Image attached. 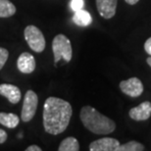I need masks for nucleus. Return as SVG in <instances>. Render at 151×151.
Wrapping results in <instances>:
<instances>
[{"instance_id":"nucleus-15","label":"nucleus","mask_w":151,"mask_h":151,"mask_svg":"<svg viewBox=\"0 0 151 151\" xmlns=\"http://www.w3.org/2000/svg\"><path fill=\"white\" fill-rule=\"evenodd\" d=\"M16 11V6L10 0H0V18L12 17Z\"/></svg>"},{"instance_id":"nucleus-2","label":"nucleus","mask_w":151,"mask_h":151,"mask_svg":"<svg viewBox=\"0 0 151 151\" xmlns=\"http://www.w3.org/2000/svg\"><path fill=\"white\" fill-rule=\"evenodd\" d=\"M80 118L86 129L95 134H108L116 129V123L113 120L89 105L81 108Z\"/></svg>"},{"instance_id":"nucleus-7","label":"nucleus","mask_w":151,"mask_h":151,"mask_svg":"<svg viewBox=\"0 0 151 151\" xmlns=\"http://www.w3.org/2000/svg\"><path fill=\"white\" fill-rule=\"evenodd\" d=\"M37 62L34 55L29 52H23L20 54L17 60V68L23 74H32L35 70Z\"/></svg>"},{"instance_id":"nucleus-5","label":"nucleus","mask_w":151,"mask_h":151,"mask_svg":"<svg viewBox=\"0 0 151 151\" xmlns=\"http://www.w3.org/2000/svg\"><path fill=\"white\" fill-rule=\"evenodd\" d=\"M37 104H38V97L37 94L34 90H28L24 97L23 102V107H22V112H21V119L23 120V122L28 123L34 119L35 112L37 109Z\"/></svg>"},{"instance_id":"nucleus-18","label":"nucleus","mask_w":151,"mask_h":151,"mask_svg":"<svg viewBox=\"0 0 151 151\" xmlns=\"http://www.w3.org/2000/svg\"><path fill=\"white\" fill-rule=\"evenodd\" d=\"M70 6H71V9L74 12L78 11V10H81V9H83L84 1L83 0H72L70 3Z\"/></svg>"},{"instance_id":"nucleus-22","label":"nucleus","mask_w":151,"mask_h":151,"mask_svg":"<svg viewBox=\"0 0 151 151\" xmlns=\"http://www.w3.org/2000/svg\"><path fill=\"white\" fill-rule=\"evenodd\" d=\"M129 5H135L139 0H125Z\"/></svg>"},{"instance_id":"nucleus-8","label":"nucleus","mask_w":151,"mask_h":151,"mask_svg":"<svg viewBox=\"0 0 151 151\" xmlns=\"http://www.w3.org/2000/svg\"><path fill=\"white\" fill-rule=\"evenodd\" d=\"M120 145L119 140L113 137H103L89 144L90 151H116Z\"/></svg>"},{"instance_id":"nucleus-19","label":"nucleus","mask_w":151,"mask_h":151,"mask_svg":"<svg viewBox=\"0 0 151 151\" xmlns=\"http://www.w3.org/2000/svg\"><path fill=\"white\" fill-rule=\"evenodd\" d=\"M8 138V134H7V132H5L4 129H0V144L4 143Z\"/></svg>"},{"instance_id":"nucleus-14","label":"nucleus","mask_w":151,"mask_h":151,"mask_svg":"<svg viewBox=\"0 0 151 151\" xmlns=\"http://www.w3.org/2000/svg\"><path fill=\"white\" fill-rule=\"evenodd\" d=\"M59 151H78L80 143L78 139L74 137H69L63 139L58 147Z\"/></svg>"},{"instance_id":"nucleus-11","label":"nucleus","mask_w":151,"mask_h":151,"mask_svg":"<svg viewBox=\"0 0 151 151\" xmlns=\"http://www.w3.org/2000/svg\"><path fill=\"white\" fill-rule=\"evenodd\" d=\"M0 94L8 99V101L12 104L19 103L22 94L18 86L11 83H2L0 84Z\"/></svg>"},{"instance_id":"nucleus-13","label":"nucleus","mask_w":151,"mask_h":151,"mask_svg":"<svg viewBox=\"0 0 151 151\" xmlns=\"http://www.w3.org/2000/svg\"><path fill=\"white\" fill-rule=\"evenodd\" d=\"M20 123V118L14 113L0 112V124L8 129H15Z\"/></svg>"},{"instance_id":"nucleus-20","label":"nucleus","mask_w":151,"mask_h":151,"mask_svg":"<svg viewBox=\"0 0 151 151\" xmlns=\"http://www.w3.org/2000/svg\"><path fill=\"white\" fill-rule=\"evenodd\" d=\"M144 50L146 51L147 54H149V56H151V37H149L144 43Z\"/></svg>"},{"instance_id":"nucleus-6","label":"nucleus","mask_w":151,"mask_h":151,"mask_svg":"<svg viewBox=\"0 0 151 151\" xmlns=\"http://www.w3.org/2000/svg\"><path fill=\"white\" fill-rule=\"evenodd\" d=\"M120 89L129 97L137 98L143 92V84L138 78H131L129 80L122 81L120 83Z\"/></svg>"},{"instance_id":"nucleus-4","label":"nucleus","mask_w":151,"mask_h":151,"mask_svg":"<svg viewBox=\"0 0 151 151\" xmlns=\"http://www.w3.org/2000/svg\"><path fill=\"white\" fill-rule=\"evenodd\" d=\"M25 39L28 43L29 47L32 51L37 53H40L45 48V38L42 32L37 27L29 25L26 27L25 32H24Z\"/></svg>"},{"instance_id":"nucleus-12","label":"nucleus","mask_w":151,"mask_h":151,"mask_svg":"<svg viewBox=\"0 0 151 151\" xmlns=\"http://www.w3.org/2000/svg\"><path fill=\"white\" fill-rule=\"evenodd\" d=\"M73 22L78 27H87L89 26L92 22V17L83 9H81L78 11H76L73 16Z\"/></svg>"},{"instance_id":"nucleus-21","label":"nucleus","mask_w":151,"mask_h":151,"mask_svg":"<svg viewBox=\"0 0 151 151\" xmlns=\"http://www.w3.org/2000/svg\"><path fill=\"white\" fill-rule=\"evenodd\" d=\"M42 149L39 147L38 145H35V144H32V145H29L26 148V151H41Z\"/></svg>"},{"instance_id":"nucleus-9","label":"nucleus","mask_w":151,"mask_h":151,"mask_svg":"<svg viewBox=\"0 0 151 151\" xmlns=\"http://www.w3.org/2000/svg\"><path fill=\"white\" fill-rule=\"evenodd\" d=\"M118 0H96V8L99 15L106 20L112 19L116 14Z\"/></svg>"},{"instance_id":"nucleus-17","label":"nucleus","mask_w":151,"mask_h":151,"mask_svg":"<svg viewBox=\"0 0 151 151\" xmlns=\"http://www.w3.org/2000/svg\"><path fill=\"white\" fill-rule=\"evenodd\" d=\"M9 57V52L6 48L0 47V71L2 70V68L4 67Z\"/></svg>"},{"instance_id":"nucleus-1","label":"nucleus","mask_w":151,"mask_h":151,"mask_svg":"<svg viewBox=\"0 0 151 151\" xmlns=\"http://www.w3.org/2000/svg\"><path fill=\"white\" fill-rule=\"evenodd\" d=\"M73 108L64 99L50 96L44 102L43 128L49 134H60L66 131L70 124Z\"/></svg>"},{"instance_id":"nucleus-3","label":"nucleus","mask_w":151,"mask_h":151,"mask_svg":"<svg viewBox=\"0 0 151 151\" xmlns=\"http://www.w3.org/2000/svg\"><path fill=\"white\" fill-rule=\"evenodd\" d=\"M52 51L54 54V61L57 64L60 60L70 62L73 57L72 43L65 35H57L52 40Z\"/></svg>"},{"instance_id":"nucleus-16","label":"nucleus","mask_w":151,"mask_h":151,"mask_svg":"<svg viewBox=\"0 0 151 151\" xmlns=\"http://www.w3.org/2000/svg\"><path fill=\"white\" fill-rule=\"evenodd\" d=\"M144 145L137 141L132 140L125 144H120L116 151H142L144 150Z\"/></svg>"},{"instance_id":"nucleus-23","label":"nucleus","mask_w":151,"mask_h":151,"mask_svg":"<svg viewBox=\"0 0 151 151\" xmlns=\"http://www.w3.org/2000/svg\"><path fill=\"white\" fill-rule=\"evenodd\" d=\"M146 62H147V64H148L150 67H151V56H149L148 58L146 59Z\"/></svg>"},{"instance_id":"nucleus-10","label":"nucleus","mask_w":151,"mask_h":151,"mask_svg":"<svg viewBox=\"0 0 151 151\" xmlns=\"http://www.w3.org/2000/svg\"><path fill=\"white\" fill-rule=\"evenodd\" d=\"M129 116L137 122L148 120L151 116V102L144 101L129 111Z\"/></svg>"}]
</instances>
